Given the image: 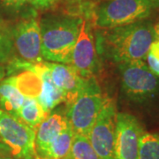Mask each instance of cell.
I'll return each instance as SVG.
<instances>
[{
    "instance_id": "ba28073f",
    "label": "cell",
    "mask_w": 159,
    "mask_h": 159,
    "mask_svg": "<svg viewBox=\"0 0 159 159\" xmlns=\"http://www.w3.org/2000/svg\"><path fill=\"white\" fill-rule=\"evenodd\" d=\"M143 133L141 123L134 115L117 113L114 159H139L140 139Z\"/></svg>"
},
{
    "instance_id": "6da1fadb",
    "label": "cell",
    "mask_w": 159,
    "mask_h": 159,
    "mask_svg": "<svg viewBox=\"0 0 159 159\" xmlns=\"http://www.w3.org/2000/svg\"><path fill=\"white\" fill-rule=\"evenodd\" d=\"M155 41L153 24L138 21L97 33V52L119 64L144 60Z\"/></svg>"
},
{
    "instance_id": "d4e9b609",
    "label": "cell",
    "mask_w": 159,
    "mask_h": 159,
    "mask_svg": "<svg viewBox=\"0 0 159 159\" xmlns=\"http://www.w3.org/2000/svg\"><path fill=\"white\" fill-rule=\"evenodd\" d=\"M153 31L155 41H158L159 42V20L157 21L156 24L153 25Z\"/></svg>"
},
{
    "instance_id": "f1b7e54d",
    "label": "cell",
    "mask_w": 159,
    "mask_h": 159,
    "mask_svg": "<svg viewBox=\"0 0 159 159\" xmlns=\"http://www.w3.org/2000/svg\"></svg>"
},
{
    "instance_id": "484cf974",
    "label": "cell",
    "mask_w": 159,
    "mask_h": 159,
    "mask_svg": "<svg viewBox=\"0 0 159 159\" xmlns=\"http://www.w3.org/2000/svg\"><path fill=\"white\" fill-rule=\"evenodd\" d=\"M0 159H19L12 157L11 154H1L0 155Z\"/></svg>"
},
{
    "instance_id": "8992f818",
    "label": "cell",
    "mask_w": 159,
    "mask_h": 159,
    "mask_svg": "<svg viewBox=\"0 0 159 159\" xmlns=\"http://www.w3.org/2000/svg\"><path fill=\"white\" fill-rule=\"evenodd\" d=\"M0 138L12 157L19 159H38L35 152V130L17 117L0 109Z\"/></svg>"
},
{
    "instance_id": "7402d4cb",
    "label": "cell",
    "mask_w": 159,
    "mask_h": 159,
    "mask_svg": "<svg viewBox=\"0 0 159 159\" xmlns=\"http://www.w3.org/2000/svg\"><path fill=\"white\" fill-rule=\"evenodd\" d=\"M4 5L9 8L19 9L24 6L27 3H30V0H2Z\"/></svg>"
},
{
    "instance_id": "4316f807",
    "label": "cell",
    "mask_w": 159,
    "mask_h": 159,
    "mask_svg": "<svg viewBox=\"0 0 159 159\" xmlns=\"http://www.w3.org/2000/svg\"><path fill=\"white\" fill-rule=\"evenodd\" d=\"M153 9H159V0H149Z\"/></svg>"
},
{
    "instance_id": "3957f363",
    "label": "cell",
    "mask_w": 159,
    "mask_h": 159,
    "mask_svg": "<svg viewBox=\"0 0 159 159\" xmlns=\"http://www.w3.org/2000/svg\"><path fill=\"white\" fill-rule=\"evenodd\" d=\"M105 97L95 76L84 80L77 97L66 105V117L74 134L88 136L102 109Z\"/></svg>"
},
{
    "instance_id": "e0dca14e",
    "label": "cell",
    "mask_w": 159,
    "mask_h": 159,
    "mask_svg": "<svg viewBox=\"0 0 159 159\" xmlns=\"http://www.w3.org/2000/svg\"><path fill=\"white\" fill-rule=\"evenodd\" d=\"M66 159H100L93 148L88 136L74 134Z\"/></svg>"
},
{
    "instance_id": "ac0fdd59",
    "label": "cell",
    "mask_w": 159,
    "mask_h": 159,
    "mask_svg": "<svg viewBox=\"0 0 159 159\" xmlns=\"http://www.w3.org/2000/svg\"><path fill=\"white\" fill-rule=\"evenodd\" d=\"M139 159H159V133H143L140 139Z\"/></svg>"
},
{
    "instance_id": "9c48e42d",
    "label": "cell",
    "mask_w": 159,
    "mask_h": 159,
    "mask_svg": "<svg viewBox=\"0 0 159 159\" xmlns=\"http://www.w3.org/2000/svg\"><path fill=\"white\" fill-rule=\"evenodd\" d=\"M90 25L85 20H82L70 64L80 76L85 79L95 76L99 68L96 43Z\"/></svg>"
},
{
    "instance_id": "5b68a950",
    "label": "cell",
    "mask_w": 159,
    "mask_h": 159,
    "mask_svg": "<svg viewBox=\"0 0 159 159\" xmlns=\"http://www.w3.org/2000/svg\"><path fill=\"white\" fill-rule=\"evenodd\" d=\"M122 90L135 102L152 100L159 94V77L150 71L144 60L119 64Z\"/></svg>"
},
{
    "instance_id": "7a4b0ae2",
    "label": "cell",
    "mask_w": 159,
    "mask_h": 159,
    "mask_svg": "<svg viewBox=\"0 0 159 159\" xmlns=\"http://www.w3.org/2000/svg\"><path fill=\"white\" fill-rule=\"evenodd\" d=\"M82 20L68 14L50 15L41 20V54L44 61L71 64Z\"/></svg>"
},
{
    "instance_id": "44dd1931",
    "label": "cell",
    "mask_w": 159,
    "mask_h": 159,
    "mask_svg": "<svg viewBox=\"0 0 159 159\" xmlns=\"http://www.w3.org/2000/svg\"><path fill=\"white\" fill-rule=\"evenodd\" d=\"M58 0H30V3L36 9H47L54 6Z\"/></svg>"
},
{
    "instance_id": "603a6c76",
    "label": "cell",
    "mask_w": 159,
    "mask_h": 159,
    "mask_svg": "<svg viewBox=\"0 0 159 159\" xmlns=\"http://www.w3.org/2000/svg\"><path fill=\"white\" fill-rule=\"evenodd\" d=\"M152 56L156 57L159 60V42L158 41H154L152 44L150 46V49L148 51Z\"/></svg>"
},
{
    "instance_id": "7c38bea8",
    "label": "cell",
    "mask_w": 159,
    "mask_h": 159,
    "mask_svg": "<svg viewBox=\"0 0 159 159\" xmlns=\"http://www.w3.org/2000/svg\"><path fill=\"white\" fill-rule=\"evenodd\" d=\"M45 64L50 71L52 81L65 94V102L67 105L79 94L85 78L80 76L71 65L48 61H45Z\"/></svg>"
},
{
    "instance_id": "30bf717a",
    "label": "cell",
    "mask_w": 159,
    "mask_h": 159,
    "mask_svg": "<svg viewBox=\"0 0 159 159\" xmlns=\"http://www.w3.org/2000/svg\"><path fill=\"white\" fill-rule=\"evenodd\" d=\"M14 46L24 61L39 63L43 61L41 54V28L39 20L29 17L20 20L13 29Z\"/></svg>"
},
{
    "instance_id": "8fae6325",
    "label": "cell",
    "mask_w": 159,
    "mask_h": 159,
    "mask_svg": "<svg viewBox=\"0 0 159 159\" xmlns=\"http://www.w3.org/2000/svg\"><path fill=\"white\" fill-rule=\"evenodd\" d=\"M68 125L66 115L60 112H51L46 116L35 129L34 147L37 158H44L51 142Z\"/></svg>"
},
{
    "instance_id": "d6986e66",
    "label": "cell",
    "mask_w": 159,
    "mask_h": 159,
    "mask_svg": "<svg viewBox=\"0 0 159 159\" xmlns=\"http://www.w3.org/2000/svg\"><path fill=\"white\" fill-rule=\"evenodd\" d=\"M12 53V42L4 32L0 30V63L10 59Z\"/></svg>"
},
{
    "instance_id": "5bb4252c",
    "label": "cell",
    "mask_w": 159,
    "mask_h": 159,
    "mask_svg": "<svg viewBox=\"0 0 159 159\" xmlns=\"http://www.w3.org/2000/svg\"><path fill=\"white\" fill-rule=\"evenodd\" d=\"M26 97L7 79L0 81V109L16 116Z\"/></svg>"
},
{
    "instance_id": "4fadbf2b",
    "label": "cell",
    "mask_w": 159,
    "mask_h": 159,
    "mask_svg": "<svg viewBox=\"0 0 159 159\" xmlns=\"http://www.w3.org/2000/svg\"><path fill=\"white\" fill-rule=\"evenodd\" d=\"M26 98L37 99L42 93L43 81L38 74L29 69H22L17 75L6 78Z\"/></svg>"
},
{
    "instance_id": "277c9868",
    "label": "cell",
    "mask_w": 159,
    "mask_h": 159,
    "mask_svg": "<svg viewBox=\"0 0 159 159\" xmlns=\"http://www.w3.org/2000/svg\"><path fill=\"white\" fill-rule=\"evenodd\" d=\"M152 10L149 0H104L96 8L95 26L112 29L145 20Z\"/></svg>"
},
{
    "instance_id": "ffe728a7",
    "label": "cell",
    "mask_w": 159,
    "mask_h": 159,
    "mask_svg": "<svg viewBox=\"0 0 159 159\" xmlns=\"http://www.w3.org/2000/svg\"><path fill=\"white\" fill-rule=\"evenodd\" d=\"M146 61L148 65V68L150 69V71L153 73L155 75H157L159 77V60L157 59L156 57L152 56L149 52L148 53L147 57H146Z\"/></svg>"
},
{
    "instance_id": "cb8c5ba5",
    "label": "cell",
    "mask_w": 159,
    "mask_h": 159,
    "mask_svg": "<svg viewBox=\"0 0 159 159\" xmlns=\"http://www.w3.org/2000/svg\"><path fill=\"white\" fill-rule=\"evenodd\" d=\"M1 154H11V151L0 138V155Z\"/></svg>"
},
{
    "instance_id": "2e32d148",
    "label": "cell",
    "mask_w": 159,
    "mask_h": 159,
    "mask_svg": "<svg viewBox=\"0 0 159 159\" xmlns=\"http://www.w3.org/2000/svg\"><path fill=\"white\" fill-rule=\"evenodd\" d=\"M74 133L71 125H68L66 128L58 134V136L51 142L47 150L43 159H66L68 156Z\"/></svg>"
},
{
    "instance_id": "83f0119b",
    "label": "cell",
    "mask_w": 159,
    "mask_h": 159,
    "mask_svg": "<svg viewBox=\"0 0 159 159\" xmlns=\"http://www.w3.org/2000/svg\"><path fill=\"white\" fill-rule=\"evenodd\" d=\"M4 76H5V70H4V68L0 66V81L2 80Z\"/></svg>"
},
{
    "instance_id": "9a60e30c",
    "label": "cell",
    "mask_w": 159,
    "mask_h": 159,
    "mask_svg": "<svg viewBox=\"0 0 159 159\" xmlns=\"http://www.w3.org/2000/svg\"><path fill=\"white\" fill-rule=\"evenodd\" d=\"M47 115L48 114L46 113L45 111L36 99L25 98L24 102L18 111L15 117H17L23 123L35 130Z\"/></svg>"
},
{
    "instance_id": "52a82bcc",
    "label": "cell",
    "mask_w": 159,
    "mask_h": 159,
    "mask_svg": "<svg viewBox=\"0 0 159 159\" xmlns=\"http://www.w3.org/2000/svg\"><path fill=\"white\" fill-rule=\"evenodd\" d=\"M117 113L113 100L105 97L102 109L88 134L92 147L100 159H114Z\"/></svg>"
}]
</instances>
